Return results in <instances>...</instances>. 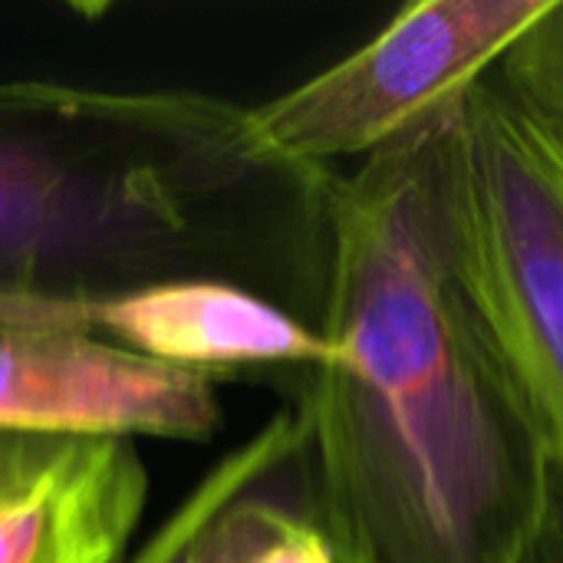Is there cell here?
Returning a JSON list of instances; mask_svg holds the SVG:
<instances>
[{"label": "cell", "mask_w": 563, "mask_h": 563, "mask_svg": "<svg viewBox=\"0 0 563 563\" xmlns=\"http://www.w3.org/2000/svg\"><path fill=\"white\" fill-rule=\"evenodd\" d=\"M459 109L333 178L330 356L300 376L294 412L303 505L343 563H525L554 508L544 452L449 274Z\"/></svg>", "instance_id": "1"}, {"label": "cell", "mask_w": 563, "mask_h": 563, "mask_svg": "<svg viewBox=\"0 0 563 563\" xmlns=\"http://www.w3.org/2000/svg\"><path fill=\"white\" fill-rule=\"evenodd\" d=\"M333 178L214 92L0 76V303L228 280L320 327Z\"/></svg>", "instance_id": "2"}, {"label": "cell", "mask_w": 563, "mask_h": 563, "mask_svg": "<svg viewBox=\"0 0 563 563\" xmlns=\"http://www.w3.org/2000/svg\"><path fill=\"white\" fill-rule=\"evenodd\" d=\"M445 254L563 498V152L492 79L452 125Z\"/></svg>", "instance_id": "3"}, {"label": "cell", "mask_w": 563, "mask_h": 563, "mask_svg": "<svg viewBox=\"0 0 563 563\" xmlns=\"http://www.w3.org/2000/svg\"><path fill=\"white\" fill-rule=\"evenodd\" d=\"M548 7L551 0L406 3L343 59L247 106L254 135L294 165H363L455 112Z\"/></svg>", "instance_id": "4"}, {"label": "cell", "mask_w": 563, "mask_h": 563, "mask_svg": "<svg viewBox=\"0 0 563 563\" xmlns=\"http://www.w3.org/2000/svg\"><path fill=\"white\" fill-rule=\"evenodd\" d=\"M218 379L56 327H0V432L30 439L211 442Z\"/></svg>", "instance_id": "5"}, {"label": "cell", "mask_w": 563, "mask_h": 563, "mask_svg": "<svg viewBox=\"0 0 563 563\" xmlns=\"http://www.w3.org/2000/svg\"><path fill=\"white\" fill-rule=\"evenodd\" d=\"M0 327L79 330L214 379L254 369L300 379L330 356L317 323L228 280H165L92 303H0Z\"/></svg>", "instance_id": "6"}, {"label": "cell", "mask_w": 563, "mask_h": 563, "mask_svg": "<svg viewBox=\"0 0 563 563\" xmlns=\"http://www.w3.org/2000/svg\"><path fill=\"white\" fill-rule=\"evenodd\" d=\"M129 439L10 435L0 455V563H122L148 508Z\"/></svg>", "instance_id": "7"}, {"label": "cell", "mask_w": 563, "mask_h": 563, "mask_svg": "<svg viewBox=\"0 0 563 563\" xmlns=\"http://www.w3.org/2000/svg\"><path fill=\"white\" fill-rule=\"evenodd\" d=\"M300 455V416L294 412V406L277 409L251 439L221 455L122 563H205V534L214 515L241 492L294 468Z\"/></svg>", "instance_id": "8"}, {"label": "cell", "mask_w": 563, "mask_h": 563, "mask_svg": "<svg viewBox=\"0 0 563 563\" xmlns=\"http://www.w3.org/2000/svg\"><path fill=\"white\" fill-rule=\"evenodd\" d=\"M300 462L231 498L205 534V563H343L310 518L303 488H287Z\"/></svg>", "instance_id": "9"}, {"label": "cell", "mask_w": 563, "mask_h": 563, "mask_svg": "<svg viewBox=\"0 0 563 563\" xmlns=\"http://www.w3.org/2000/svg\"><path fill=\"white\" fill-rule=\"evenodd\" d=\"M488 79L563 152V0H551Z\"/></svg>", "instance_id": "10"}, {"label": "cell", "mask_w": 563, "mask_h": 563, "mask_svg": "<svg viewBox=\"0 0 563 563\" xmlns=\"http://www.w3.org/2000/svg\"><path fill=\"white\" fill-rule=\"evenodd\" d=\"M525 563H563V498L558 492H554V508L548 515V525Z\"/></svg>", "instance_id": "11"}]
</instances>
